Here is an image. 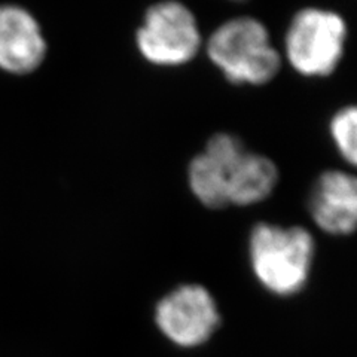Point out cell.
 Here are the masks:
<instances>
[{
	"instance_id": "4",
	"label": "cell",
	"mask_w": 357,
	"mask_h": 357,
	"mask_svg": "<svg viewBox=\"0 0 357 357\" xmlns=\"http://www.w3.org/2000/svg\"><path fill=\"white\" fill-rule=\"evenodd\" d=\"M203 43L195 14L178 0H161L149 6L136 31L137 51L156 67L191 63Z\"/></svg>"
},
{
	"instance_id": "6",
	"label": "cell",
	"mask_w": 357,
	"mask_h": 357,
	"mask_svg": "<svg viewBox=\"0 0 357 357\" xmlns=\"http://www.w3.org/2000/svg\"><path fill=\"white\" fill-rule=\"evenodd\" d=\"M156 326L178 347L207 342L220 325L216 301L201 284H182L167 294L155 308Z\"/></svg>"
},
{
	"instance_id": "1",
	"label": "cell",
	"mask_w": 357,
	"mask_h": 357,
	"mask_svg": "<svg viewBox=\"0 0 357 357\" xmlns=\"http://www.w3.org/2000/svg\"><path fill=\"white\" fill-rule=\"evenodd\" d=\"M316 244L303 227L259 222L249 236V258L255 277L274 295L294 296L308 283Z\"/></svg>"
},
{
	"instance_id": "8",
	"label": "cell",
	"mask_w": 357,
	"mask_h": 357,
	"mask_svg": "<svg viewBox=\"0 0 357 357\" xmlns=\"http://www.w3.org/2000/svg\"><path fill=\"white\" fill-rule=\"evenodd\" d=\"M45 55L47 42L36 18L18 6L0 8V67L10 73H30Z\"/></svg>"
},
{
	"instance_id": "2",
	"label": "cell",
	"mask_w": 357,
	"mask_h": 357,
	"mask_svg": "<svg viewBox=\"0 0 357 357\" xmlns=\"http://www.w3.org/2000/svg\"><path fill=\"white\" fill-rule=\"evenodd\" d=\"M206 52L211 64L234 85L270 84L283 61L266 26L253 17H236L222 22L208 36Z\"/></svg>"
},
{
	"instance_id": "10",
	"label": "cell",
	"mask_w": 357,
	"mask_h": 357,
	"mask_svg": "<svg viewBox=\"0 0 357 357\" xmlns=\"http://www.w3.org/2000/svg\"><path fill=\"white\" fill-rule=\"evenodd\" d=\"M356 130H357V109L356 106H344L331 118L329 132L332 142L344 161L351 167L357 161L356 149Z\"/></svg>"
},
{
	"instance_id": "7",
	"label": "cell",
	"mask_w": 357,
	"mask_h": 357,
	"mask_svg": "<svg viewBox=\"0 0 357 357\" xmlns=\"http://www.w3.org/2000/svg\"><path fill=\"white\" fill-rule=\"evenodd\" d=\"M308 211L312 222L329 236H350L357 220L356 177L342 170L321 173L310 191Z\"/></svg>"
},
{
	"instance_id": "5",
	"label": "cell",
	"mask_w": 357,
	"mask_h": 357,
	"mask_svg": "<svg viewBox=\"0 0 357 357\" xmlns=\"http://www.w3.org/2000/svg\"><path fill=\"white\" fill-rule=\"evenodd\" d=\"M203 152L220 165L228 206L249 207L262 203L274 192L280 177L275 162L262 153L245 149L234 134H213Z\"/></svg>"
},
{
	"instance_id": "11",
	"label": "cell",
	"mask_w": 357,
	"mask_h": 357,
	"mask_svg": "<svg viewBox=\"0 0 357 357\" xmlns=\"http://www.w3.org/2000/svg\"><path fill=\"white\" fill-rule=\"evenodd\" d=\"M232 2H243V0H232Z\"/></svg>"
},
{
	"instance_id": "9",
	"label": "cell",
	"mask_w": 357,
	"mask_h": 357,
	"mask_svg": "<svg viewBox=\"0 0 357 357\" xmlns=\"http://www.w3.org/2000/svg\"><path fill=\"white\" fill-rule=\"evenodd\" d=\"M188 183L192 195L201 204L220 210L228 207L227 189L220 165L206 152H199L189 162Z\"/></svg>"
},
{
	"instance_id": "3",
	"label": "cell",
	"mask_w": 357,
	"mask_h": 357,
	"mask_svg": "<svg viewBox=\"0 0 357 357\" xmlns=\"http://www.w3.org/2000/svg\"><path fill=\"white\" fill-rule=\"evenodd\" d=\"M347 38L342 15L331 9L304 8L292 17L286 30V60L305 77L331 76L344 59Z\"/></svg>"
}]
</instances>
